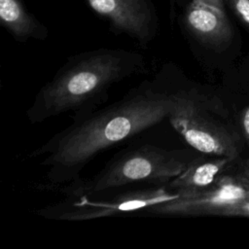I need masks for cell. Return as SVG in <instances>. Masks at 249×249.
Instances as JSON below:
<instances>
[{
  "label": "cell",
  "mask_w": 249,
  "mask_h": 249,
  "mask_svg": "<svg viewBox=\"0 0 249 249\" xmlns=\"http://www.w3.org/2000/svg\"><path fill=\"white\" fill-rule=\"evenodd\" d=\"M172 66L115 103L73 119L72 124L34 150L30 157L42 158L40 164L48 168L47 188L54 190L80 179L83 168L99 153L168 120L190 87Z\"/></svg>",
  "instance_id": "obj_1"
},
{
  "label": "cell",
  "mask_w": 249,
  "mask_h": 249,
  "mask_svg": "<svg viewBox=\"0 0 249 249\" xmlns=\"http://www.w3.org/2000/svg\"><path fill=\"white\" fill-rule=\"evenodd\" d=\"M146 72L143 55L123 49L100 48L69 56L37 92L26 116L32 124L74 112L83 117L108 97L109 89Z\"/></svg>",
  "instance_id": "obj_2"
},
{
  "label": "cell",
  "mask_w": 249,
  "mask_h": 249,
  "mask_svg": "<svg viewBox=\"0 0 249 249\" xmlns=\"http://www.w3.org/2000/svg\"><path fill=\"white\" fill-rule=\"evenodd\" d=\"M194 158L187 150H166L146 144L116 156L92 178H80L55 190L65 196H73L100 195L134 183L165 185L177 177Z\"/></svg>",
  "instance_id": "obj_3"
},
{
  "label": "cell",
  "mask_w": 249,
  "mask_h": 249,
  "mask_svg": "<svg viewBox=\"0 0 249 249\" xmlns=\"http://www.w3.org/2000/svg\"><path fill=\"white\" fill-rule=\"evenodd\" d=\"M214 109L213 101L190 85L168 121L195 151L234 160L238 155L235 138Z\"/></svg>",
  "instance_id": "obj_4"
},
{
  "label": "cell",
  "mask_w": 249,
  "mask_h": 249,
  "mask_svg": "<svg viewBox=\"0 0 249 249\" xmlns=\"http://www.w3.org/2000/svg\"><path fill=\"white\" fill-rule=\"evenodd\" d=\"M184 196L183 192L171 190L167 184L153 185L150 188L129 190L108 197L90 198L89 195L66 196L64 199L39 210L48 219L84 221L119 216L138 210L149 211L152 207L174 200Z\"/></svg>",
  "instance_id": "obj_5"
},
{
  "label": "cell",
  "mask_w": 249,
  "mask_h": 249,
  "mask_svg": "<svg viewBox=\"0 0 249 249\" xmlns=\"http://www.w3.org/2000/svg\"><path fill=\"white\" fill-rule=\"evenodd\" d=\"M97 16L107 21L116 35H126L142 48L159 33L160 20L152 0H85Z\"/></svg>",
  "instance_id": "obj_6"
},
{
  "label": "cell",
  "mask_w": 249,
  "mask_h": 249,
  "mask_svg": "<svg viewBox=\"0 0 249 249\" xmlns=\"http://www.w3.org/2000/svg\"><path fill=\"white\" fill-rule=\"evenodd\" d=\"M249 197V184L238 175L223 174L210 189L184 195L152 207L150 214L155 215H226L230 207Z\"/></svg>",
  "instance_id": "obj_7"
},
{
  "label": "cell",
  "mask_w": 249,
  "mask_h": 249,
  "mask_svg": "<svg viewBox=\"0 0 249 249\" xmlns=\"http://www.w3.org/2000/svg\"><path fill=\"white\" fill-rule=\"evenodd\" d=\"M178 10L176 19L188 41L211 51L224 50L232 39V26L224 9L187 0Z\"/></svg>",
  "instance_id": "obj_8"
},
{
  "label": "cell",
  "mask_w": 249,
  "mask_h": 249,
  "mask_svg": "<svg viewBox=\"0 0 249 249\" xmlns=\"http://www.w3.org/2000/svg\"><path fill=\"white\" fill-rule=\"evenodd\" d=\"M201 155L195 157L187 167L167 184L171 190L186 195L206 191L216 184L233 160L227 157Z\"/></svg>",
  "instance_id": "obj_9"
},
{
  "label": "cell",
  "mask_w": 249,
  "mask_h": 249,
  "mask_svg": "<svg viewBox=\"0 0 249 249\" xmlns=\"http://www.w3.org/2000/svg\"><path fill=\"white\" fill-rule=\"evenodd\" d=\"M0 23L18 42L49 36L48 27L27 10L23 0H0Z\"/></svg>",
  "instance_id": "obj_10"
},
{
  "label": "cell",
  "mask_w": 249,
  "mask_h": 249,
  "mask_svg": "<svg viewBox=\"0 0 249 249\" xmlns=\"http://www.w3.org/2000/svg\"><path fill=\"white\" fill-rule=\"evenodd\" d=\"M234 15L249 28V0H223Z\"/></svg>",
  "instance_id": "obj_11"
},
{
  "label": "cell",
  "mask_w": 249,
  "mask_h": 249,
  "mask_svg": "<svg viewBox=\"0 0 249 249\" xmlns=\"http://www.w3.org/2000/svg\"><path fill=\"white\" fill-rule=\"evenodd\" d=\"M241 126H242L243 134L245 136V139L249 147V104L243 111L242 118H241Z\"/></svg>",
  "instance_id": "obj_12"
},
{
  "label": "cell",
  "mask_w": 249,
  "mask_h": 249,
  "mask_svg": "<svg viewBox=\"0 0 249 249\" xmlns=\"http://www.w3.org/2000/svg\"><path fill=\"white\" fill-rule=\"evenodd\" d=\"M187 0H169V19L171 23L176 20L177 10L186 2Z\"/></svg>",
  "instance_id": "obj_13"
},
{
  "label": "cell",
  "mask_w": 249,
  "mask_h": 249,
  "mask_svg": "<svg viewBox=\"0 0 249 249\" xmlns=\"http://www.w3.org/2000/svg\"><path fill=\"white\" fill-rule=\"evenodd\" d=\"M242 180H244L245 182H247L249 184V159L246 162V164L244 165L242 171L240 172V174L238 175Z\"/></svg>",
  "instance_id": "obj_14"
},
{
  "label": "cell",
  "mask_w": 249,
  "mask_h": 249,
  "mask_svg": "<svg viewBox=\"0 0 249 249\" xmlns=\"http://www.w3.org/2000/svg\"><path fill=\"white\" fill-rule=\"evenodd\" d=\"M197 1H200V2H203V3L209 4V5L215 6V7L220 8V9H224V5H225L223 0H197Z\"/></svg>",
  "instance_id": "obj_15"
},
{
  "label": "cell",
  "mask_w": 249,
  "mask_h": 249,
  "mask_svg": "<svg viewBox=\"0 0 249 249\" xmlns=\"http://www.w3.org/2000/svg\"><path fill=\"white\" fill-rule=\"evenodd\" d=\"M248 198H249V197H248Z\"/></svg>",
  "instance_id": "obj_16"
}]
</instances>
